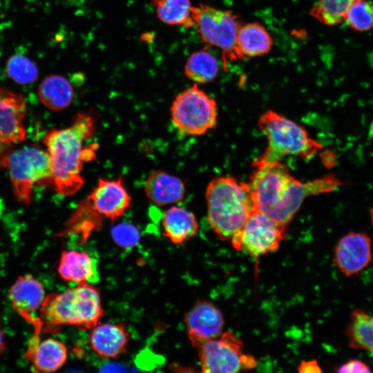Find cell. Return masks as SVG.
<instances>
[{
	"label": "cell",
	"mask_w": 373,
	"mask_h": 373,
	"mask_svg": "<svg viewBox=\"0 0 373 373\" xmlns=\"http://www.w3.org/2000/svg\"><path fill=\"white\" fill-rule=\"evenodd\" d=\"M356 0H318L309 13L323 24L334 26L345 20V13Z\"/></svg>",
	"instance_id": "484cf974"
},
{
	"label": "cell",
	"mask_w": 373,
	"mask_h": 373,
	"mask_svg": "<svg viewBox=\"0 0 373 373\" xmlns=\"http://www.w3.org/2000/svg\"><path fill=\"white\" fill-rule=\"evenodd\" d=\"M192 15L202 41L221 50L225 70L229 61L242 59L236 46L237 34L241 26L236 15L230 10L200 3L193 7Z\"/></svg>",
	"instance_id": "52a82bcc"
},
{
	"label": "cell",
	"mask_w": 373,
	"mask_h": 373,
	"mask_svg": "<svg viewBox=\"0 0 373 373\" xmlns=\"http://www.w3.org/2000/svg\"><path fill=\"white\" fill-rule=\"evenodd\" d=\"M372 259V240L365 231L348 232L338 240L334 247L333 261L347 277L361 273Z\"/></svg>",
	"instance_id": "7c38bea8"
},
{
	"label": "cell",
	"mask_w": 373,
	"mask_h": 373,
	"mask_svg": "<svg viewBox=\"0 0 373 373\" xmlns=\"http://www.w3.org/2000/svg\"><path fill=\"white\" fill-rule=\"evenodd\" d=\"M345 20L354 30L363 32L373 28V5L367 0H356L347 9Z\"/></svg>",
	"instance_id": "83f0119b"
},
{
	"label": "cell",
	"mask_w": 373,
	"mask_h": 373,
	"mask_svg": "<svg viewBox=\"0 0 373 373\" xmlns=\"http://www.w3.org/2000/svg\"><path fill=\"white\" fill-rule=\"evenodd\" d=\"M258 124L268 144L264 153L253 162L254 168L281 162L286 155L309 160L323 147L303 126L272 110L263 113Z\"/></svg>",
	"instance_id": "5b68a950"
},
{
	"label": "cell",
	"mask_w": 373,
	"mask_h": 373,
	"mask_svg": "<svg viewBox=\"0 0 373 373\" xmlns=\"http://www.w3.org/2000/svg\"><path fill=\"white\" fill-rule=\"evenodd\" d=\"M159 19L169 26H194L190 0H153Z\"/></svg>",
	"instance_id": "cb8c5ba5"
},
{
	"label": "cell",
	"mask_w": 373,
	"mask_h": 373,
	"mask_svg": "<svg viewBox=\"0 0 373 373\" xmlns=\"http://www.w3.org/2000/svg\"><path fill=\"white\" fill-rule=\"evenodd\" d=\"M198 350L201 369L206 373H234L257 364L252 355L243 352L242 342L231 332L204 342Z\"/></svg>",
	"instance_id": "9c48e42d"
},
{
	"label": "cell",
	"mask_w": 373,
	"mask_h": 373,
	"mask_svg": "<svg viewBox=\"0 0 373 373\" xmlns=\"http://www.w3.org/2000/svg\"><path fill=\"white\" fill-rule=\"evenodd\" d=\"M104 314L99 290L89 283H82L64 291L46 295L39 317L44 332L64 325L91 329Z\"/></svg>",
	"instance_id": "277c9868"
},
{
	"label": "cell",
	"mask_w": 373,
	"mask_h": 373,
	"mask_svg": "<svg viewBox=\"0 0 373 373\" xmlns=\"http://www.w3.org/2000/svg\"><path fill=\"white\" fill-rule=\"evenodd\" d=\"M46 296L44 284L30 274L19 276L9 291L13 309L33 326L36 333L42 332V323L36 313L39 312Z\"/></svg>",
	"instance_id": "5bb4252c"
},
{
	"label": "cell",
	"mask_w": 373,
	"mask_h": 373,
	"mask_svg": "<svg viewBox=\"0 0 373 373\" xmlns=\"http://www.w3.org/2000/svg\"><path fill=\"white\" fill-rule=\"evenodd\" d=\"M88 340L100 357L115 358L126 353L129 333L122 323H98L91 329Z\"/></svg>",
	"instance_id": "e0dca14e"
},
{
	"label": "cell",
	"mask_w": 373,
	"mask_h": 373,
	"mask_svg": "<svg viewBox=\"0 0 373 373\" xmlns=\"http://www.w3.org/2000/svg\"><path fill=\"white\" fill-rule=\"evenodd\" d=\"M273 39L258 23H249L240 26L236 38L238 51L242 59L265 55L269 52Z\"/></svg>",
	"instance_id": "7402d4cb"
},
{
	"label": "cell",
	"mask_w": 373,
	"mask_h": 373,
	"mask_svg": "<svg viewBox=\"0 0 373 373\" xmlns=\"http://www.w3.org/2000/svg\"><path fill=\"white\" fill-rule=\"evenodd\" d=\"M184 324L192 345L199 348L204 342L219 337L224 327V317L211 302L198 301L185 314Z\"/></svg>",
	"instance_id": "9a60e30c"
},
{
	"label": "cell",
	"mask_w": 373,
	"mask_h": 373,
	"mask_svg": "<svg viewBox=\"0 0 373 373\" xmlns=\"http://www.w3.org/2000/svg\"><path fill=\"white\" fill-rule=\"evenodd\" d=\"M205 198L211 227L222 240L231 238L257 209L249 182L219 176L208 184Z\"/></svg>",
	"instance_id": "3957f363"
},
{
	"label": "cell",
	"mask_w": 373,
	"mask_h": 373,
	"mask_svg": "<svg viewBox=\"0 0 373 373\" xmlns=\"http://www.w3.org/2000/svg\"><path fill=\"white\" fill-rule=\"evenodd\" d=\"M26 357L33 371L53 372L66 362L68 350L61 341L51 337L42 339L40 333L34 332L28 343Z\"/></svg>",
	"instance_id": "2e32d148"
},
{
	"label": "cell",
	"mask_w": 373,
	"mask_h": 373,
	"mask_svg": "<svg viewBox=\"0 0 373 373\" xmlns=\"http://www.w3.org/2000/svg\"><path fill=\"white\" fill-rule=\"evenodd\" d=\"M26 112L23 97L0 86V171L10 153L26 138L23 124Z\"/></svg>",
	"instance_id": "8fae6325"
},
{
	"label": "cell",
	"mask_w": 373,
	"mask_h": 373,
	"mask_svg": "<svg viewBox=\"0 0 373 373\" xmlns=\"http://www.w3.org/2000/svg\"><path fill=\"white\" fill-rule=\"evenodd\" d=\"M111 236L118 246L130 247L138 242L140 234L138 229L133 224L122 222L112 228Z\"/></svg>",
	"instance_id": "f1b7e54d"
},
{
	"label": "cell",
	"mask_w": 373,
	"mask_h": 373,
	"mask_svg": "<svg viewBox=\"0 0 373 373\" xmlns=\"http://www.w3.org/2000/svg\"><path fill=\"white\" fill-rule=\"evenodd\" d=\"M299 372H321L322 370L315 360L303 362L298 367Z\"/></svg>",
	"instance_id": "4dcf8cb0"
},
{
	"label": "cell",
	"mask_w": 373,
	"mask_h": 373,
	"mask_svg": "<svg viewBox=\"0 0 373 373\" xmlns=\"http://www.w3.org/2000/svg\"><path fill=\"white\" fill-rule=\"evenodd\" d=\"M38 97L48 109L61 111L71 104L74 97L73 87L64 76L50 75L41 82Z\"/></svg>",
	"instance_id": "44dd1931"
},
{
	"label": "cell",
	"mask_w": 373,
	"mask_h": 373,
	"mask_svg": "<svg viewBox=\"0 0 373 373\" xmlns=\"http://www.w3.org/2000/svg\"><path fill=\"white\" fill-rule=\"evenodd\" d=\"M84 202L97 216L115 221L130 208L131 197L122 176L111 180L99 178Z\"/></svg>",
	"instance_id": "4fadbf2b"
},
{
	"label": "cell",
	"mask_w": 373,
	"mask_h": 373,
	"mask_svg": "<svg viewBox=\"0 0 373 373\" xmlns=\"http://www.w3.org/2000/svg\"><path fill=\"white\" fill-rule=\"evenodd\" d=\"M170 113L173 125L184 135H204L217 123L216 100L197 84L175 96Z\"/></svg>",
	"instance_id": "ba28073f"
},
{
	"label": "cell",
	"mask_w": 373,
	"mask_h": 373,
	"mask_svg": "<svg viewBox=\"0 0 373 373\" xmlns=\"http://www.w3.org/2000/svg\"><path fill=\"white\" fill-rule=\"evenodd\" d=\"M6 73L15 82L26 85L39 77L37 64L30 58L19 54L12 55L7 61Z\"/></svg>",
	"instance_id": "4316f807"
},
{
	"label": "cell",
	"mask_w": 373,
	"mask_h": 373,
	"mask_svg": "<svg viewBox=\"0 0 373 373\" xmlns=\"http://www.w3.org/2000/svg\"><path fill=\"white\" fill-rule=\"evenodd\" d=\"M95 119L88 113H79L66 128H52L45 134L43 143L50 155L52 170V186L64 196L76 193L84 185L83 165L91 161L97 148L86 140L94 135Z\"/></svg>",
	"instance_id": "7a4b0ae2"
},
{
	"label": "cell",
	"mask_w": 373,
	"mask_h": 373,
	"mask_svg": "<svg viewBox=\"0 0 373 373\" xmlns=\"http://www.w3.org/2000/svg\"><path fill=\"white\" fill-rule=\"evenodd\" d=\"M57 271L61 279L68 282L79 284L98 280L97 262L85 251H64Z\"/></svg>",
	"instance_id": "d6986e66"
},
{
	"label": "cell",
	"mask_w": 373,
	"mask_h": 373,
	"mask_svg": "<svg viewBox=\"0 0 373 373\" xmlns=\"http://www.w3.org/2000/svg\"><path fill=\"white\" fill-rule=\"evenodd\" d=\"M249 184L256 209L286 227L305 198L330 192L343 183L332 175L301 182L279 162L254 168Z\"/></svg>",
	"instance_id": "6da1fadb"
},
{
	"label": "cell",
	"mask_w": 373,
	"mask_h": 373,
	"mask_svg": "<svg viewBox=\"0 0 373 373\" xmlns=\"http://www.w3.org/2000/svg\"><path fill=\"white\" fill-rule=\"evenodd\" d=\"M218 71L217 59L204 50L193 52L184 66L185 75L195 84H206L213 81Z\"/></svg>",
	"instance_id": "d4e9b609"
},
{
	"label": "cell",
	"mask_w": 373,
	"mask_h": 373,
	"mask_svg": "<svg viewBox=\"0 0 373 373\" xmlns=\"http://www.w3.org/2000/svg\"><path fill=\"white\" fill-rule=\"evenodd\" d=\"M4 169L8 171L15 197L23 204L32 202L35 184L52 185L51 160L47 151L39 147L15 148L8 155Z\"/></svg>",
	"instance_id": "8992f818"
},
{
	"label": "cell",
	"mask_w": 373,
	"mask_h": 373,
	"mask_svg": "<svg viewBox=\"0 0 373 373\" xmlns=\"http://www.w3.org/2000/svg\"><path fill=\"white\" fill-rule=\"evenodd\" d=\"M345 334L350 347L373 352V315L354 309L350 314Z\"/></svg>",
	"instance_id": "603a6c76"
},
{
	"label": "cell",
	"mask_w": 373,
	"mask_h": 373,
	"mask_svg": "<svg viewBox=\"0 0 373 373\" xmlns=\"http://www.w3.org/2000/svg\"><path fill=\"white\" fill-rule=\"evenodd\" d=\"M336 372L339 373H370L372 371L370 367L363 361L353 358L340 365L336 370Z\"/></svg>",
	"instance_id": "f546056e"
},
{
	"label": "cell",
	"mask_w": 373,
	"mask_h": 373,
	"mask_svg": "<svg viewBox=\"0 0 373 373\" xmlns=\"http://www.w3.org/2000/svg\"><path fill=\"white\" fill-rule=\"evenodd\" d=\"M285 236V227L256 209L231 241L236 250L258 258L276 251Z\"/></svg>",
	"instance_id": "30bf717a"
},
{
	"label": "cell",
	"mask_w": 373,
	"mask_h": 373,
	"mask_svg": "<svg viewBox=\"0 0 373 373\" xmlns=\"http://www.w3.org/2000/svg\"><path fill=\"white\" fill-rule=\"evenodd\" d=\"M6 348V336L2 327L0 325V356L5 352Z\"/></svg>",
	"instance_id": "1f68e13d"
},
{
	"label": "cell",
	"mask_w": 373,
	"mask_h": 373,
	"mask_svg": "<svg viewBox=\"0 0 373 373\" xmlns=\"http://www.w3.org/2000/svg\"><path fill=\"white\" fill-rule=\"evenodd\" d=\"M161 223L163 236L176 245L184 243L193 237L198 229L195 215L176 205L164 212Z\"/></svg>",
	"instance_id": "ffe728a7"
},
{
	"label": "cell",
	"mask_w": 373,
	"mask_h": 373,
	"mask_svg": "<svg viewBox=\"0 0 373 373\" xmlns=\"http://www.w3.org/2000/svg\"><path fill=\"white\" fill-rule=\"evenodd\" d=\"M144 189L146 197L159 207L182 202L186 191L184 180L163 170L152 171Z\"/></svg>",
	"instance_id": "ac0fdd59"
}]
</instances>
